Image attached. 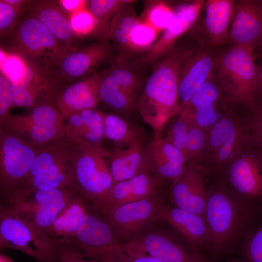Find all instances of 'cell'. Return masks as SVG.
<instances>
[{
	"label": "cell",
	"instance_id": "1",
	"mask_svg": "<svg viewBox=\"0 0 262 262\" xmlns=\"http://www.w3.org/2000/svg\"><path fill=\"white\" fill-rule=\"evenodd\" d=\"M255 207L227 184H217L207 188L204 218L210 234L208 249L217 257L231 250L249 228Z\"/></svg>",
	"mask_w": 262,
	"mask_h": 262
},
{
	"label": "cell",
	"instance_id": "2",
	"mask_svg": "<svg viewBox=\"0 0 262 262\" xmlns=\"http://www.w3.org/2000/svg\"><path fill=\"white\" fill-rule=\"evenodd\" d=\"M181 45L177 43L167 55L152 67L136 104L143 120L160 134L165 124L179 114L178 70Z\"/></svg>",
	"mask_w": 262,
	"mask_h": 262
},
{
	"label": "cell",
	"instance_id": "3",
	"mask_svg": "<svg viewBox=\"0 0 262 262\" xmlns=\"http://www.w3.org/2000/svg\"><path fill=\"white\" fill-rule=\"evenodd\" d=\"M253 52L247 48L229 45L214 70L221 92L231 104L251 111L255 106L258 66Z\"/></svg>",
	"mask_w": 262,
	"mask_h": 262
},
{
	"label": "cell",
	"instance_id": "4",
	"mask_svg": "<svg viewBox=\"0 0 262 262\" xmlns=\"http://www.w3.org/2000/svg\"><path fill=\"white\" fill-rule=\"evenodd\" d=\"M79 195L72 188L24 192L16 190L0 198V208L45 233L71 200Z\"/></svg>",
	"mask_w": 262,
	"mask_h": 262
},
{
	"label": "cell",
	"instance_id": "5",
	"mask_svg": "<svg viewBox=\"0 0 262 262\" xmlns=\"http://www.w3.org/2000/svg\"><path fill=\"white\" fill-rule=\"evenodd\" d=\"M9 35V53L49 70L69 50L39 20L28 13L20 18Z\"/></svg>",
	"mask_w": 262,
	"mask_h": 262
},
{
	"label": "cell",
	"instance_id": "6",
	"mask_svg": "<svg viewBox=\"0 0 262 262\" xmlns=\"http://www.w3.org/2000/svg\"><path fill=\"white\" fill-rule=\"evenodd\" d=\"M73 140L72 162L76 189L91 206L113 186L107 160V150L102 146L94 145L83 139Z\"/></svg>",
	"mask_w": 262,
	"mask_h": 262
},
{
	"label": "cell",
	"instance_id": "7",
	"mask_svg": "<svg viewBox=\"0 0 262 262\" xmlns=\"http://www.w3.org/2000/svg\"><path fill=\"white\" fill-rule=\"evenodd\" d=\"M0 128L38 147L67 135L65 118L54 103L40 104L25 114L9 113L0 120Z\"/></svg>",
	"mask_w": 262,
	"mask_h": 262
},
{
	"label": "cell",
	"instance_id": "8",
	"mask_svg": "<svg viewBox=\"0 0 262 262\" xmlns=\"http://www.w3.org/2000/svg\"><path fill=\"white\" fill-rule=\"evenodd\" d=\"M241 108L232 106L208 131V143L203 157L216 170L225 168L249 141L248 118L238 113Z\"/></svg>",
	"mask_w": 262,
	"mask_h": 262
},
{
	"label": "cell",
	"instance_id": "9",
	"mask_svg": "<svg viewBox=\"0 0 262 262\" xmlns=\"http://www.w3.org/2000/svg\"><path fill=\"white\" fill-rule=\"evenodd\" d=\"M166 202L161 190L147 198L122 205L103 215L120 245L145 234L160 221Z\"/></svg>",
	"mask_w": 262,
	"mask_h": 262
},
{
	"label": "cell",
	"instance_id": "10",
	"mask_svg": "<svg viewBox=\"0 0 262 262\" xmlns=\"http://www.w3.org/2000/svg\"><path fill=\"white\" fill-rule=\"evenodd\" d=\"M58 246L44 232L0 208V249H16L41 262H56Z\"/></svg>",
	"mask_w": 262,
	"mask_h": 262
},
{
	"label": "cell",
	"instance_id": "11",
	"mask_svg": "<svg viewBox=\"0 0 262 262\" xmlns=\"http://www.w3.org/2000/svg\"><path fill=\"white\" fill-rule=\"evenodd\" d=\"M191 41L190 45H181L178 70V100L181 109L195 91L214 73L228 47H213Z\"/></svg>",
	"mask_w": 262,
	"mask_h": 262
},
{
	"label": "cell",
	"instance_id": "12",
	"mask_svg": "<svg viewBox=\"0 0 262 262\" xmlns=\"http://www.w3.org/2000/svg\"><path fill=\"white\" fill-rule=\"evenodd\" d=\"M40 148L0 128V198L10 195L25 180Z\"/></svg>",
	"mask_w": 262,
	"mask_h": 262
},
{
	"label": "cell",
	"instance_id": "13",
	"mask_svg": "<svg viewBox=\"0 0 262 262\" xmlns=\"http://www.w3.org/2000/svg\"><path fill=\"white\" fill-rule=\"evenodd\" d=\"M120 245L129 252L147 255L163 262H212L169 229L156 226L142 236Z\"/></svg>",
	"mask_w": 262,
	"mask_h": 262
},
{
	"label": "cell",
	"instance_id": "14",
	"mask_svg": "<svg viewBox=\"0 0 262 262\" xmlns=\"http://www.w3.org/2000/svg\"><path fill=\"white\" fill-rule=\"evenodd\" d=\"M227 185L255 207L262 201V152L250 141L223 170Z\"/></svg>",
	"mask_w": 262,
	"mask_h": 262
},
{
	"label": "cell",
	"instance_id": "15",
	"mask_svg": "<svg viewBox=\"0 0 262 262\" xmlns=\"http://www.w3.org/2000/svg\"><path fill=\"white\" fill-rule=\"evenodd\" d=\"M25 63L23 72L16 78L9 79L13 92L14 107L24 108L29 111L44 103L55 104L56 98L64 86L49 69Z\"/></svg>",
	"mask_w": 262,
	"mask_h": 262
},
{
	"label": "cell",
	"instance_id": "16",
	"mask_svg": "<svg viewBox=\"0 0 262 262\" xmlns=\"http://www.w3.org/2000/svg\"><path fill=\"white\" fill-rule=\"evenodd\" d=\"M235 0H205L195 25L188 32L196 43L213 47L229 45V32Z\"/></svg>",
	"mask_w": 262,
	"mask_h": 262
},
{
	"label": "cell",
	"instance_id": "17",
	"mask_svg": "<svg viewBox=\"0 0 262 262\" xmlns=\"http://www.w3.org/2000/svg\"><path fill=\"white\" fill-rule=\"evenodd\" d=\"M111 56L110 48L106 42L94 43L67 51L49 70L55 79L64 86L91 74Z\"/></svg>",
	"mask_w": 262,
	"mask_h": 262
},
{
	"label": "cell",
	"instance_id": "18",
	"mask_svg": "<svg viewBox=\"0 0 262 262\" xmlns=\"http://www.w3.org/2000/svg\"><path fill=\"white\" fill-rule=\"evenodd\" d=\"M233 106L223 95L213 73L193 94L180 114L192 124L208 131Z\"/></svg>",
	"mask_w": 262,
	"mask_h": 262
},
{
	"label": "cell",
	"instance_id": "19",
	"mask_svg": "<svg viewBox=\"0 0 262 262\" xmlns=\"http://www.w3.org/2000/svg\"><path fill=\"white\" fill-rule=\"evenodd\" d=\"M205 0L181 2L172 7L173 20L161 36L148 50L147 54L136 61L147 65L168 54L174 49L180 37L188 32L196 23Z\"/></svg>",
	"mask_w": 262,
	"mask_h": 262
},
{
	"label": "cell",
	"instance_id": "20",
	"mask_svg": "<svg viewBox=\"0 0 262 262\" xmlns=\"http://www.w3.org/2000/svg\"><path fill=\"white\" fill-rule=\"evenodd\" d=\"M206 173V169L198 161L189 162L184 173L171 185L169 196L173 206L204 217Z\"/></svg>",
	"mask_w": 262,
	"mask_h": 262
},
{
	"label": "cell",
	"instance_id": "21",
	"mask_svg": "<svg viewBox=\"0 0 262 262\" xmlns=\"http://www.w3.org/2000/svg\"><path fill=\"white\" fill-rule=\"evenodd\" d=\"M163 182L152 172L145 173L114 184L90 207L102 215L126 203L139 200L161 190Z\"/></svg>",
	"mask_w": 262,
	"mask_h": 262
},
{
	"label": "cell",
	"instance_id": "22",
	"mask_svg": "<svg viewBox=\"0 0 262 262\" xmlns=\"http://www.w3.org/2000/svg\"><path fill=\"white\" fill-rule=\"evenodd\" d=\"M160 221L176 236L189 246L200 250L208 248L210 234L205 218L166 202L163 205Z\"/></svg>",
	"mask_w": 262,
	"mask_h": 262
},
{
	"label": "cell",
	"instance_id": "23",
	"mask_svg": "<svg viewBox=\"0 0 262 262\" xmlns=\"http://www.w3.org/2000/svg\"><path fill=\"white\" fill-rule=\"evenodd\" d=\"M262 35V0H236L229 32V44L253 52Z\"/></svg>",
	"mask_w": 262,
	"mask_h": 262
},
{
	"label": "cell",
	"instance_id": "24",
	"mask_svg": "<svg viewBox=\"0 0 262 262\" xmlns=\"http://www.w3.org/2000/svg\"><path fill=\"white\" fill-rule=\"evenodd\" d=\"M68 245L87 257L120 244L105 218L89 205L76 236Z\"/></svg>",
	"mask_w": 262,
	"mask_h": 262
},
{
	"label": "cell",
	"instance_id": "25",
	"mask_svg": "<svg viewBox=\"0 0 262 262\" xmlns=\"http://www.w3.org/2000/svg\"><path fill=\"white\" fill-rule=\"evenodd\" d=\"M152 172L164 183H173L185 172L189 162L182 153L161 135L144 146Z\"/></svg>",
	"mask_w": 262,
	"mask_h": 262
},
{
	"label": "cell",
	"instance_id": "26",
	"mask_svg": "<svg viewBox=\"0 0 262 262\" xmlns=\"http://www.w3.org/2000/svg\"><path fill=\"white\" fill-rule=\"evenodd\" d=\"M100 80V71L96 72L61 89L55 105L65 119L83 110L96 109L99 102Z\"/></svg>",
	"mask_w": 262,
	"mask_h": 262
},
{
	"label": "cell",
	"instance_id": "27",
	"mask_svg": "<svg viewBox=\"0 0 262 262\" xmlns=\"http://www.w3.org/2000/svg\"><path fill=\"white\" fill-rule=\"evenodd\" d=\"M58 1L30 0L28 13L39 20L68 50L76 39L70 16Z\"/></svg>",
	"mask_w": 262,
	"mask_h": 262
},
{
	"label": "cell",
	"instance_id": "28",
	"mask_svg": "<svg viewBox=\"0 0 262 262\" xmlns=\"http://www.w3.org/2000/svg\"><path fill=\"white\" fill-rule=\"evenodd\" d=\"M107 160L113 185L140 174L152 172L143 144H133L125 149L107 150Z\"/></svg>",
	"mask_w": 262,
	"mask_h": 262
},
{
	"label": "cell",
	"instance_id": "29",
	"mask_svg": "<svg viewBox=\"0 0 262 262\" xmlns=\"http://www.w3.org/2000/svg\"><path fill=\"white\" fill-rule=\"evenodd\" d=\"M89 204L78 195L57 217L46 234L57 244H69L76 236Z\"/></svg>",
	"mask_w": 262,
	"mask_h": 262
},
{
	"label": "cell",
	"instance_id": "30",
	"mask_svg": "<svg viewBox=\"0 0 262 262\" xmlns=\"http://www.w3.org/2000/svg\"><path fill=\"white\" fill-rule=\"evenodd\" d=\"M74 143V140L66 135L40 147L26 179L55 170L71 164Z\"/></svg>",
	"mask_w": 262,
	"mask_h": 262
},
{
	"label": "cell",
	"instance_id": "31",
	"mask_svg": "<svg viewBox=\"0 0 262 262\" xmlns=\"http://www.w3.org/2000/svg\"><path fill=\"white\" fill-rule=\"evenodd\" d=\"M65 120L67 136L102 146L105 139L102 112L96 109L85 110L69 116Z\"/></svg>",
	"mask_w": 262,
	"mask_h": 262
},
{
	"label": "cell",
	"instance_id": "32",
	"mask_svg": "<svg viewBox=\"0 0 262 262\" xmlns=\"http://www.w3.org/2000/svg\"><path fill=\"white\" fill-rule=\"evenodd\" d=\"M102 113L105 138L112 141L115 148L125 149L135 144H143L145 136L142 128L130 123L119 115Z\"/></svg>",
	"mask_w": 262,
	"mask_h": 262
},
{
	"label": "cell",
	"instance_id": "33",
	"mask_svg": "<svg viewBox=\"0 0 262 262\" xmlns=\"http://www.w3.org/2000/svg\"><path fill=\"white\" fill-rule=\"evenodd\" d=\"M100 73L99 101L118 114H128L136 109L137 98L118 85L105 69Z\"/></svg>",
	"mask_w": 262,
	"mask_h": 262
},
{
	"label": "cell",
	"instance_id": "34",
	"mask_svg": "<svg viewBox=\"0 0 262 262\" xmlns=\"http://www.w3.org/2000/svg\"><path fill=\"white\" fill-rule=\"evenodd\" d=\"M61 188H72L76 190L72 162L55 170L26 179L16 190L31 192Z\"/></svg>",
	"mask_w": 262,
	"mask_h": 262
},
{
	"label": "cell",
	"instance_id": "35",
	"mask_svg": "<svg viewBox=\"0 0 262 262\" xmlns=\"http://www.w3.org/2000/svg\"><path fill=\"white\" fill-rule=\"evenodd\" d=\"M105 70L118 85L138 98L144 80L134 63L131 62L126 57H119Z\"/></svg>",
	"mask_w": 262,
	"mask_h": 262
},
{
	"label": "cell",
	"instance_id": "36",
	"mask_svg": "<svg viewBox=\"0 0 262 262\" xmlns=\"http://www.w3.org/2000/svg\"><path fill=\"white\" fill-rule=\"evenodd\" d=\"M134 2L130 0H90L86 1V7L97 20V31L106 37L110 17L125 5Z\"/></svg>",
	"mask_w": 262,
	"mask_h": 262
},
{
	"label": "cell",
	"instance_id": "37",
	"mask_svg": "<svg viewBox=\"0 0 262 262\" xmlns=\"http://www.w3.org/2000/svg\"><path fill=\"white\" fill-rule=\"evenodd\" d=\"M86 258L94 262H163L147 255L129 252L120 245L106 248Z\"/></svg>",
	"mask_w": 262,
	"mask_h": 262
},
{
	"label": "cell",
	"instance_id": "38",
	"mask_svg": "<svg viewBox=\"0 0 262 262\" xmlns=\"http://www.w3.org/2000/svg\"><path fill=\"white\" fill-rule=\"evenodd\" d=\"M173 16L172 7L166 2L154 1L149 2L140 18L161 32L171 24Z\"/></svg>",
	"mask_w": 262,
	"mask_h": 262
},
{
	"label": "cell",
	"instance_id": "39",
	"mask_svg": "<svg viewBox=\"0 0 262 262\" xmlns=\"http://www.w3.org/2000/svg\"><path fill=\"white\" fill-rule=\"evenodd\" d=\"M207 143L208 131L190 123L184 152L187 161L199 162L204 155Z\"/></svg>",
	"mask_w": 262,
	"mask_h": 262
},
{
	"label": "cell",
	"instance_id": "40",
	"mask_svg": "<svg viewBox=\"0 0 262 262\" xmlns=\"http://www.w3.org/2000/svg\"><path fill=\"white\" fill-rule=\"evenodd\" d=\"M159 33L154 28L141 20L130 33V49L134 51L148 50L155 43Z\"/></svg>",
	"mask_w": 262,
	"mask_h": 262
},
{
	"label": "cell",
	"instance_id": "41",
	"mask_svg": "<svg viewBox=\"0 0 262 262\" xmlns=\"http://www.w3.org/2000/svg\"><path fill=\"white\" fill-rule=\"evenodd\" d=\"M189 126L188 120L180 113L169 125L166 136L164 137L180 150L184 156Z\"/></svg>",
	"mask_w": 262,
	"mask_h": 262
},
{
	"label": "cell",
	"instance_id": "42",
	"mask_svg": "<svg viewBox=\"0 0 262 262\" xmlns=\"http://www.w3.org/2000/svg\"><path fill=\"white\" fill-rule=\"evenodd\" d=\"M70 16L71 26L76 35H88L97 30V20L86 6L71 14Z\"/></svg>",
	"mask_w": 262,
	"mask_h": 262
},
{
	"label": "cell",
	"instance_id": "43",
	"mask_svg": "<svg viewBox=\"0 0 262 262\" xmlns=\"http://www.w3.org/2000/svg\"><path fill=\"white\" fill-rule=\"evenodd\" d=\"M25 10L15 8L3 0H0V36L9 35Z\"/></svg>",
	"mask_w": 262,
	"mask_h": 262
},
{
	"label": "cell",
	"instance_id": "44",
	"mask_svg": "<svg viewBox=\"0 0 262 262\" xmlns=\"http://www.w3.org/2000/svg\"><path fill=\"white\" fill-rule=\"evenodd\" d=\"M242 252L245 259L249 262H262V223L246 237Z\"/></svg>",
	"mask_w": 262,
	"mask_h": 262
},
{
	"label": "cell",
	"instance_id": "45",
	"mask_svg": "<svg viewBox=\"0 0 262 262\" xmlns=\"http://www.w3.org/2000/svg\"><path fill=\"white\" fill-rule=\"evenodd\" d=\"M247 117L250 142L262 152V105L256 104Z\"/></svg>",
	"mask_w": 262,
	"mask_h": 262
},
{
	"label": "cell",
	"instance_id": "46",
	"mask_svg": "<svg viewBox=\"0 0 262 262\" xmlns=\"http://www.w3.org/2000/svg\"><path fill=\"white\" fill-rule=\"evenodd\" d=\"M14 96L12 88L8 77L0 72V120L9 113L14 107Z\"/></svg>",
	"mask_w": 262,
	"mask_h": 262
},
{
	"label": "cell",
	"instance_id": "47",
	"mask_svg": "<svg viewBox=\"0 0 262 262\" xmlns=\"http://www.w3.org/2000/svg\"><path fill=\"white\" fill-rule=\"evenodd\" d=\"M0 67V71L9 79H13L23 72L25 67V63L20 57L9 53L5 54L4 59H2Z\"/></svg>",
	"mask_w": 262,
	"mask_h": 262
},
{
	"label": "cell",
	"instance_id": "48",
	"mask_svg": "<svg viewBox=\"0 0 262 262\" xmlns=\"http://www.w3.org/2000/svg\"><path fill=\"white\" fill-rule=\"evenodd\" d=\"M56 262H94L68 244H59Z\"/></svg>",
	"mask_w": 262,
	"mask_h": 262
},
{
	"label": "cell",
	"instance_id": "49",
	"mask_svg": "<svg viewBox=\"0 0 262 262\" xmlns=\"http://www.w3.org/2000/svg\"><path fill=\"white\" fill-rule=\"evenodd\" d=\"M87 0H63L59 1L61 7L67 13L71 14L85 7Z\"/></svg>",
	"mask_w": 262,
	"mask_h": 262
},
{
	"label": "cell",
	"instance_id": "50",
	"mask_svg": "<svg viewBox=\"0 0 262 262\" xmlns=\"http://www.w3.org/2000/svg\"><path fill=\"white\" fill-rule=\"evenodd\" d=\"M258 66L255 104L262 105V60Z\"/></svg>",
	"mask_w": 262,
	"mask_h": 262
},
{
	"label": "cell",
	"instance_id": "51",
	"mask_svg": "<svg viewBox=\"0 0 262 262\" xmlns=\"http://www.w3.org/2000/svg\"><path fill=\"white\" fill-rule=\"evenodd\" d=\"M253 54L256 59H260L262 60V35L254 50Z\"/></svg>",
	"mask_w": 262,
	"mask_h": 262
},
{
	"label": "cell",
	"instance_id": "52",
	"mask_svg": "<svg viewBox=\"0 0 262 262\" xmlns=\"http://www.w3.org/2000/svg\"><path fill=\"white\" fill-rule=\"evenodd\" d=\"M0 262H15L11 258L8 256L0 253Z\"/></svg>",
	"mask_w": 262,
	"mask_h": 262
},
{
	"label": "cell",
	"instance_id": "53",
	"mask_svg": "<svg viewBox=\"0 0 262 262\" xmlns=\"http://www.w3.org/2000/svg\"><path fill=\"white\" fill-rule=\"evenodd\" d=\"M227 262H248V261L245 259L244 260L232 259V260H229V261H227Z\"/></svg>",
	"mask_w": 262,
	"mask_h": 262
},
{
	"label": "cell",
	"instance_id": "54",
	"mask_svg": "<svg viewBox=\"0 0 262 262\" xmlns=\"http://www.w3.org/2000/svg\"><path fill=\"white\" fill-rule=\"evenodd\" d=\"M37 262H41L37 261Z\"/></svg>",
	"mask_w": 262,
	"mask_h": 262
}]
</instances>
